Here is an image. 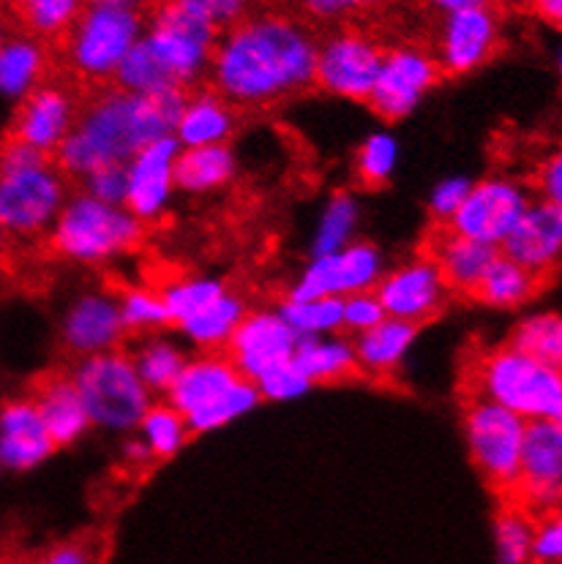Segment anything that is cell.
<instances>
[{"instance_id":"cell-1","label":"cell","mask_w":562,"mask_h":564,"mask_svg":"<svg viewBox=\"0 0 562 564\" xmlns=\"http://www.w3.org/2000/svg\"><path fill=\"white\" fill-rule=\"evenodd\" d=\"M317 39L284 14L244 17L219 33L210 83L229 107H268L314 85Z\"/></svg>"},{"instance_id":"cell-2","label":"cell","mask_w":562,"mask_h":564,"mask_svg":"<svg viewBox=\"0 0 562 564\" xmlns=\"http://www.w3.org/2000/svg\"><path fill=\"white\" fill-rule=\"evenodd\" d=\"M186 90L162 96H131L110 88L79 107L72 134L53 155L55 166L66 177L83 181L99 166L120 164L140 148L172 137Z\"/></svg>"},{"instance_id":"cell-3","label":"cell","mask_w":562,"mask_h":564,"mask_svg":"<svg viewBox=\"0 0 562 564\" xmlns=\"http://www.w3.org/2000/svg\"><path fill=\"white\" fill-rule=\"evenodd\" d=\"M68 199V181L50 155L22 142L0 148V224L6 235L33 240L50 235L57 213Z\"/></svg>"},{"instance_id":"cell-4","label":"cell","mask_w":562,"mask_h":564,"mask_svg":"<svg viewBox=\"0 0 562 564\" xmlns=\"http://www.w3.org/2000/svg\"><path fill=\"white\" fill-rule=\"evenodd\" d=\"M469 388L478 399L500 404L521 420L562 423V371L560 366L532 358L521 349L497 347L473 362Z\"/></svg>"},{"instance_id":"cell-5","label":"cell","mask_w":562,"mask_h":564,"mask_svg":"<svg viewBox=\"0 0 562 564\" xmlns=\"http://www.w3.org/2000/svg\"><path fill=\"white\" fill-rule=\"evenodd\" d=\"M255 382L238 373L227 355L205 352L183 366L167 404L183 414L188 434H210L246 417L260 404Z\"/></svg>"},{"instance_id":"cell-6","label":"cell","mask_w":562,"mask_h":564,"mask_svg":"<svg viewBox=\"0 0 562 564\" xmlns=\"http://www.w3.org/2000/svg\"><path fill=\"white\" fill-rule=\"evenodd\" d=\"M145 224L137 221L123 205H105L88 194H74L57 213L50 229V246L74 264H107L131 254L142 243Z\"/></svg>"},{"instance_id":"cell-7","label":"cell","mask_w":562,"mask_h":564,"mask_svg":"<svg viewBox=\"0 0 562 564\" xmlns=\"http://www.w3.org/2000/svg\"><path fill=\"white\" fill-rule=\"evenodd\" d=\"M68 377L83 399L90 425L101 431L131 434L153 404L151 390L137 377L134 362L120 349L79 358Z\"/></svg>"},{"instance_id":"cell-8","label":"cell","mask_w":562,"mask_h":564,"mask_svg":"<svg viewBox=\"0 0 562 564\" xmlns=\"http://www.w3.org/2000/svg\"><path fill=\"white\" fill-rule=\"evenodd\" d=\"M145 33V17L129 6H94L85 3L66 33L68 66L88 83H110Z\"/></svg>"},{"instance_id":"cell-9","label":"cell","mask_w":562,"mask_h":564,"mask_svg":"<svg viewBox=\"0 0 562 564\" xmlns=\"http://www.w3.org/2000/svg\"><path fill=\"white\" fill-rule=\"evenodd\" d=\"M142 42L156 55V61L167 68L181 90L197 85L210 72L219 31L192 11L181 9L172 0H162L153 9V17L145 22Z\"/></svg>"},{"instance_id":"cell-10","label":"cell","mask_w":562,"mask_h":564,"mask_svg":"<svg viewBox=\"0 0 562 564\" xmlns=\"http://www.w3.org/2000/svg\"><path fill=\"white\" fill-rule=\"evenodd\" d=\"M525 429L527 420L478 395L464 406V442L469 458L480 477L497 491H516Z\"/></svg>"},{"instance_id":"cell-11","label":"cell","mask_w":562,"mask_h":564,"mask_svg":"<svg viewBox=\"0 0 562 564\" xmlns=\"http://www.w3.org/2000/svg\"><path fill=\"white\" fill-rule=\"evenodd\" d=\"M530 203V194L510 177H484L469 186L462 207L453 213L445 229L458 238L500 249Z\"/></svg>"},{"instance_id":"cell-12","label":"cell","mask_w":562,"mask_h":564,"mask_svg":"<svg viewBox=\"0 0 562 564\" xmlns=\"http://www.w3.org/2000/svg\"><path fill=\"white\" fill-rule=\"evenodd\" d=\"M382 273H386V262H382L380 249L364 243V240H355L347 249L334 251V254L312 257V262L290 286L287 301H309V297L344 301L358 292L375 290Z\"/></svg>"},{"instance_id":"cell-13","label":"cell","mask_w":562,"mask_h":564,"mask_svg":"<svg viewBox=\"0 0 562 564\" xmlns=\"http://www.w3.org/2000/svg\"><path fill=\"white\" fill-rule=\"evenodd\" d=\"M382 52L386 50L366 33L338 31L323 44H317L314 85L338 99L369 101L377 72H380Z\"/></svg>"},{"instance_id":"cell-14","label":"cell","mask_w":562,"mask_h":564,"mask_svg":"<svg viewBox=\"0 0 562 564\" xmlns=\"http://www.w3.org/2000/svg\"><path fill=\"white\" fill-rule=\"evenodd\" d=\"M434 55L421 47H393L382 52L380 72L369 94V107L382 120H404L421 107L429 90L440 83Z\"/></svg>"},{"instance_id":"cell-15","label":"cell","mask_w":562,"mask_h":564,"mask_svg":"<svg viewBox=\"0 0 562 564\" xmlns=\"http://www.w3.org/2000/svg\"><path fill=\"white\" fill-rule=\"evenodd\" d=\"M516 491L527 508L547 510V513L558 510L562 491V423L554 420L527 423Z\"/></svg>"},{"instance_id":"cell-16","label":"cell","mask_w":562,"mask_h":564,"mask_svg":"<svg viewBox=\"0 0 562 564\" xmlns=\"http://www.w3.org/2000/svg\"><path fill=\"white\" fill-rule=\"evenodd\" d=\"M375 295L380 297L388 319H399L418 327L443 308L448 286H445L432 257H415L410 262L386 270L382 279L377 281Z\"/></svg>"},{"instance_id":"cell-17","label":"cell","mask_w":562,"mask_h":564,"mask_svg":"<svg viewBox=\"0 0 562 564\" xmlns=\"http://www.w3.org/2000/svg\"><path fill=\"white\" fill-rule=\"evenodd\" d=\"M181 153L175 137H162L140 148L126 161L123 207L142 224H153L167 213L175 194V159Z\"/></svg>"},{"instance_id":"cell-18","label":"cell","mask_w":562,"mask_h":564,"mask_svg":"<svg viewBox=\"0 0 562 564\" xmlns=\"http://www.w3.org/2000/svg\"><path fill=\"white\" fill-rule=\"evenodd\" d=\"M77 115L79 104L66 85L42 83L17 107L9 140L53 159L63 140L72 134Z\"/></svg>"},{"instance_id":"cell-19","label":"cell","mask_w":562,"mask_h":564,"mask_svg":"<svg viewBox=\"0 0 562 564\" xmlns=\"http://www.w3.org/2000/svg\"><path fill=\"white\" fill-rule=\"evenodd\" d=\"M497 42H500V25L489 3L453 11V14H445L434 61L443 74L462 77L484 66L495 55Z\"/></svg>"},{"instance_id":"cell-20","label":"cell","mask_w":562,"mask_h":564,"mask_svg":"<svg viewBox=\"0 0 562 564\" xmlns=\"http://www.w3.org/2000/svg\"><path fill=\"white\" fill-rule=\"evenodd\" d=\"M295 347L298 336L281 319L279 311H249L229 338L227 358L238 368V373L255 382L262 371L281 360H290Z\"/></svg>"},{"instance_id":"cell-21","label":"cell","mask_w":562,"mask_h":564,"mask_svg":"<svg viewBox=\"0 0 562 564\" xmlns=\"http://www.w3.org/2000/svg\"><path fill=\"white\" fill-rule=\"evenodd\" d=\"M497 251L538 279H547L562 257V207L543 199L530 203Z\"/></svg>"},{"instance_id":"cell-22","label":"cell","mask_w":562,"mask_h":564,"mask_svg":"<svg viewBox=\"0 0 562 564\" xmlns=\"http://www.w3.org/2000/svg\"><path fill=\"white\" fill-rule=\"evenodd\" d=\"M126 327L120 322L118 297L110 292H85L61 319V338L77 358L105 355L120 347Z\"/></svg>"},{"instance_id":"cell-23","label":"cell","mask_w":562,"mask_h":564,"mask_svg":"<svg viewBox=\"0 0 562 564\" xmlns=\"http://www.w3.org/2000/svg\"><path fill=\"white\" fill-rule=\"evenodd\" d=\"M55 451L33 399H11L0 406V469L31 471Z\"/></svg>"},{"instance_id":"cell-24","label":"cell","mask_w":562,"mask_h":564,"mask_svg":"<svg viewBox=\"0 0 562 564\" xmlns=\"http://www.w3.org/2000/svg\"><path fill=\"white\" fill-rule=\"evenodd\" d=\"M33 404L42 414V423L53 436L55 447L77 445L94 429L68 373H53V377L42 379L33 393Z\"/></svg>"},{"instance_id":"cell-25","label":"cell","mask_w":562,"mask_h":564,"mask_svg":"<svg viewBox=\"0 0 562 564\" xmlns=\"http://www.w3.org/2000/svg\"><path fill=\"white\" fill-rule=\"evenodd\" d=\"M235 131V109L216 90L186 96L172 137L181 148L227 145Z\"/></svg>"},{"instance_id":"cell-26","label":"cell","mask_w":562,"mask_h":564,"mask_svg":"<svg viewBox=\"0 0 562 564\" xmlns=\"http://www.w3.org/2000/svg\"><path fill=\"white\" fill-rule=\"evenodd\" d=\"M497 254L500 251L491 249V246L458 238V235H453L443 227V232L434 240L432 262L437 264L448 292H464V295H469L475 290V284L480 281V275L495 262Z\"/></svg>"},{"instance_id":"cell-27","label":"cell","mask_w":562,"mask_h":564,"mask_svg":"<svg viewBox=\"0 0 562 564\" xmlns=\"http://www.w3.org/2000/svg\"><path fill=\"white\" fill-rule=\"evenodd\" d=\"M418 338V327L407 325L399 319H382L380 325H375L371 330L360 333L353 338L355 349V362H358V371L371 373V377H388L396 368L401 366L407 358V352L412 349Z\"/></svg>"},{"instance_id":"cell-28","label":"cell","mask_w":562,"mask_h":564,"mask_svg":"<svg viewBox=\"0 0 562 564\" xmlns=\"http://www.w3.org/2000/svg\"><path fill=\"white\" fill-rule=\"evenodd\" d=\"M238 161L229 145L208 148H181L175 159V192L203 197V194L221 192L235 177Z\"/></svg>"},{"instance_id":"cell-29","label":"cell","mask_w":562,"mask_h":564,"mask_svg":"<svg viewBox=\"0 0 562 564\" xmlns=\"http://www.w3.org/2000/svg\"><path fill=\"white\" fill-rule=\"evenodd\" d=\"M47 52L33 36H6L0 44V96L20 104L42 85Z\"/></svg>"},{"instance_id":"cell-30","label":"cell","mask_w":562,"mask_h":564,"mask_svg":"<svg viewBox=\"0 0 562 564\" xmlns=\"http://www.w3.org/2000/svg\"><path fill=\"white\" fill-rule=\"evenodd\" d=\"M292 360L298 362V368L306 373L312 384H336L358 373L353 341L344 338L342 333H336V336L298 338Z\"/></svg>"},{"instance_id":"cell-31","label":"cell","mask_w":562,"mask_h":564,"mask_svg":"<svg viewBox=\"0 0 562 564\" xmlns=\"http://www.w3.org/2000/svg\"><path fill=\"white\" fill-rule=\"evenodd\" d=\"M541 284L543 279L532 275L530 270H525L521 264L510 262L508 257L497 254L495 262H491L489 270L480 275V281L475 284V290L469 292V295L489 308L510 311L530 303L532 297H536V292L541 290Z\"/></svg>"},{"instance_id":"cell-32","label":"cell","mask_w":562,"mask_h":564,"mask_svg":"<svg viewBox=\"0 0 562 564\" xmlns=\"http://www.w3.org/2000/svg\"><path fill=\"white\" fill-rule=\"evenodd\" d=\"M246 314H249V308H246L244 297L225 292V295L216 297L210 306L197 311L192 319H186L177 327H181L183 336H186L194 347L203 349V352H221V349H227L229 338L238 330V325L244 322Z\"/></svg>"},{"instance_id":"cell-33","label":"cell","mask_w":562,"mask_h":564,"mask_svg":"<svg viewBox=\"0 0 562 564\" xmlns=\"http://www.w3.org/2000/svg\"><path fill=\"white\" fill-rule=\"evenodd\" d=\"M131 362H134L137 377L142 379L148 390L153 393H170V388L175 384V379L181 377L183 366H186L188 358L175 341L159 336H148L145 341L137 347L134 355H129Z\"/></svg>"},{"instance_id":"cell-34","label":"cell","mask_w":562,"mask_h":564,"mask_svg":"<svg viewBox=\"0 0 562 564\" xmlns=\"http://www.w3.org/2000/svg\"><path fill=\"white\" fill-rule=\"evenodd\" d=\"M360 224V205L353 194L336 192L328 199L317 218V229H314L312 238V257L334 254V251L347 249L349 243H355V235H358Z\"/></svg>"},{"instance_id":"cell-35","label":"cell","mask_w":562,"mask_h":564,"mask_svg":"<svg viewBox=\"0 0 562 564\" xmlns=\"http://www.w3.org/2000/svg\"><path fill=\"white\" fill-rule=\"evenodd\" d=\"M112 83L115 88L131 96H162L170 94V90H181L175 85V79L167 74V68L156 61V55L148 50V44L142 39L123 57V63L115 72Z\"/></svg>"},{"instance_id":"cell-36","label":"cell","mask_w":562,"mask_h":564,"mask_svg":"<svg viewBox=\"0 0 562 564\" xmlns=\"http://www.w3.org/2000/svg\"><path fill=\"white\" fill-rule=\"evenodd\" d=\"M140 436L137 440L148 447V453L153 456V462H167L175 458L183 451V445L188 442V425L183 420V414L172 410L167 401L162 404H151L148 412L142 414L140 425H137Z\"/></svg>"},{"instance_id":"cell-37","label":"cell","mask_w":562,"mask_h":564,"mask_svg":"<svg viewBox=\"0 0 562 564\" xmlns=\"http://www.w3.org/2000/svg\"><path fill=\"white\" fill-rule=\"evenodd\" d=\"M277 311L298 338L336 336V333H342V301H336V297L284 301Z\"/></svg>"},{"instance_id":"cell-38","label":"cell","mask_w":562,"mask_h":564,"mask_svg":"<svg viewBox=\"0 0 562 564\" xmlns=\"http://www.w3.org/2000/svg\"><path fill=\"white\" fill-rule=\"evenodd\" d=\"M510 347L532 355V358L549 362V366H562V319L554 311H541L516 325L510 336Z\"/></svg>"},{"instance_id":"cell-39","label":"cell","mask_w":562,"mask_h":564,"mask_svg":"<svg viewBox=\"0 0 562 564\" xmlns=\"http://www.w3.org/2000/svg\"><path fill=\"white\" fill-rule=\"evenodd\" d=\"M227 286L219 279H208V275H188V279H175L164 286L159 295H162L164 306H167L172 325H183L186 319H192L197 311L216 301L219 295H225Z\"/></svg>"},{"instance_id":"cell-40","label":"cell","mask_w":562,"mask_h":564,"mask_svg":"<svg viewBox=\"0 0 562 564\" xmlns=\"http://www.w3.org/2000/svg\"><path fill=\"white\" fill-rule=\"evenodd\" d=\"M118 297L120 322L126 333H140V336H156L159 330L170 327V314L162 295L148 286H126Z\"/></svg>"},{"instance_id":"cell-41","label":"cell","mask_w":562,"mask_h":564,"mask_svg":"<svg viewBox=\"0 0 562 564\" xmlns=\"http://www.w3.org/2000/svg\"><path fill=\"white\" fill-rule=\"evenodd\" d=\"M399 140L388 131H375V134L360 142L358 155H355V175L369 188L388 186L393 181L396 170H399Z\"/></svg>"},{"instance_id":"cell-42","label":"cell","mask_w":562,"mask_h":564,"mask_svg":"<svg viewBox=\"0 0 562 564\" xmlns=\"http://www.w3.org/2000/svg\"><path fill=\"white\" fill-rule=\"evenodd\" d=\"M25 25L36 36H63L83 14L85 0H17Z\"/></svg>"},{"instance_id":"cell-43","label":"cell","mask_w":562,"mask_h":564,"mask_svg":"<svg viewBox=\"0 0 562 564\" xmlns=\"http://www.w3.org/2000/svg\"><path fill=\"white\" fill-rule=\"evenodd\" d=\"M532 521L521 510H502L495 521L497 564H530Z\"/></svg>"},{"instance_id":"cell-44","label":"cell","mask_w":562,"mask_h":564,"mask_svg":"<svg viewBox=\"0 0 562 564\" xmlns=\"http://www.w3.org/2000/svg\"><path fill=\"white\" fill-rule=\"evenodd\" d=\"M255 388L260 393V399L273 401V404H284V401H295L301 395H306L314 388L309 382L306 373L298 368L295 360H281L277 366H271L268 371H262L255 379Z\"/></svg>"},{"instance_id":"cell-45","label":"cell","mask_w":562,"mask_h":564,"mask_svg":"<svg viewBox=\"0 0 562 564\" xmlns=\"http://www.w3.org/2000/svg\"><path fill=\"white\" fill-rule=\"evenodd\" d=\"M382 319H386V308H382L375 290L358 292V295H349L342 301V333L347 330L353 336H360V333L380 325Z\"/></svg>"},{"instance_id":"cell-46","label":"cell","mask_w":562,"mask_h":564,"mask_svg":"<svg viewBox=\"0 0 562 564\" xmlns=\"http://www.w3.org/2000/svg\"><path fill=\"white\" fill-rule=\"evenodd\" d=\"M172 3L192 11L194 17L214 25L216 31H227V28H233L235 22L249 14L251 0H172Z\"/></svg>"},{"instance_id":"cell-47","label":"cell","mask_w":562,"mask_h":564,"mask_svg":"<svg viewBox=\"0 0 562 564\" xmlns=\"http://www.w3.org/2000/svg\"><path fill=\"white\" fill-rule=\"evenodd\" d=\"M79 183H83V194H88L90 199H99L105 205L126 203V166H99V170L85 175Z\"/></svg>"},{"instance_id":"cell-48","label":"cell","mask_w":562,"mask_h":564,"mask_svg":"<svg viewBox=\"0 0 562 564\" xmlns=\"http://www.w3.org/2000/svg\"><path fill=\"white\" fill-rule=\"evenodd\" d=\"M469 186H473V181L464 175H453V177H445V181H440L437 186L432 188V197H429V213H432L434 221L448 224L453 213L462 207Z\"/></svg>"},{"instance_id":"cell-49","label":"cell","mask_w":562,"mask_h":564,"mask_svg":"<svg viewBox=\"0 0 562 564\" xmlns=\"http://www.w3.org/2000/svg\"><path fill=\"white\" fill-rule=\"evenodd\" d=\"M532 562L538 564H560L562 560V521L554 510L552 516L543 518L538 527H532Z\"/></svg>"},{"instance_id":"cell-50","label":"cell","mask_w":562,"mask_h":564,"mask_svg":"<svg viewBox=\"0 0 562 564\" xmlns=\"http://www.w3.org/2000/svg\"><path fill=\"white\" fill-rule=\"evenodd\" d=\"M298 3L317 20H344L360 9H375L382 0H298Z\"/></svg>"},{"instance_id":"cell-51","label":"cell","mask_w":562,"mask_h":564,"mask_svg":"<svg viewBox=\"0 0 562 564\" xmlns=\"http://www.w3.org/2000/svg\"><path fill=\"white\" fill-rule=\"evenodd\" d=\"M538 192H541L543 203H552L562 207V159L560 155H552L541 164L538 170Z\"/></svg>"},{"instance_id":"cell-52","label":"cell","mask_w":562,"mask_h":564,"mask_svg":"<svg viewBox=\"0 0 562 564\" xmlns=\"http://www.w3.org/2000/svg\"><path fill=\"white\" fill-rule=\"evenodd\" d=\"M36 564H94V554L83 543H63L47 551Z\"/></svg>"},{"instance_id":"cell-53","label":"cell","mask_w":562,"mask_h":564,"mask_svg":"<svg viewBox=\"0 0 562 564\" xmlns=\"http://www.w3.org/2000/svg\"><path fill=\"white\" fill-rule=\"evenodd\" d=\"M532 9H536V14L541 17L543 22H549V25L560 28V22H562V0H532Z\"/></svg>"},{"instance_id":"cell-54","label":"cell","mask_w":562,"mask_h":564,"mask_svg":"<svg viewBox=\"0 0 562 564\" xmlns=\"http://www.w3.org/2000/svg\"><path fill=\"white\" fill-rule=\"evenodd\" d=\"M126 462H129V466H148L153 462V456L148 453V447L142 445L140 440H131L126 442V451H123Z\"/></svg>"},{"instance_id":"cell-55","label":"cell","mask_w":562,"mask_h":564,"mask_svg":"<svg viewBox=\"0 0 562 564\" xmlns=\"http://www.w3.org/2000/svg\"><path fill=\"white\" fill-rule=\"evenodd\" d=\"M434 9L445 11V14H453V11L462 9H475V6H486V0H426Z\"/></svg>"},{"instance_id":"cell-56","label":"cell","mask_w":562,"mask_h":564,"mask_svg":"<svg viewBox=\"0 0 562 564\" xmlns=\"http://www.w3.org/2000/svg\"><path fill=\"white\" fill-rule=\"evenodd\" d=\"M85 3H94V6H129V9H137L142 0H85Z\"/></svg>"},{"instance_id":"cell-57","label":"cell","mask_w":562,"mask_h":564,"mask_svg":"<svg viewBox=\"0 0 562 564\" xmlns=\"http://www.w3.org/2000/svg\"><path fill=\"white\" fill-rule=\"evenodd\" d=\"M6 238H9V235H6L3 224H0V249H3V246H6Z\"/></svg>"},{"instance_id":"cell-58","label":"cell","mask_w":562,"mask_h":564,"mask_svg":"<svg viewBox=\"0 0 562 564\" xmlns=\"http://www.w3.org/2000/svg\"><path fill=\"white\" fill-rule=\"evenodd\" d=\"M6 42V33H3V28H0V44Z\"/></svg>"}]
</instances>
